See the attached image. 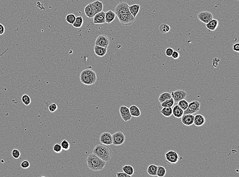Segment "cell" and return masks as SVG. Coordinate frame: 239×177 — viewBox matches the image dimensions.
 <instances>
[{"label":"cell","instance_id":"cell-14","mask_svg":"<svg viewBox=\"0 0 239 177\" xmlns=\"http://www.w3.org/2000/svg\"><path fill=\"white\" fill-rule=\"evenodd\" d=\"M93 23L95 25L103 24L105 23V12L103 11L95 14L93 17Z\"/></svg>","mask_w":239,"mask_h":177},{"label":"cell","instance_id":"cell-30","mask_svg":"<svg viewBox=\"0 0 239 177\" xmlns=\"http://www.w3.org/2000/svg\"><path fill=\"white\" fill-rule=\"evenodd\" d=\"M174 100L171 98L161 103V105L162 107H172L174 105Z\"/></svg>","mask_w":239,"mask_h":177},{"label":"cell","instance_id":"cell-21","mask_svg":"<svg viewBox=\"0 0 239 177\" xmlns=\"http://www.w3.org/2000/svg\"><path fill=\"white\" fill-rule=\"evenodd\" d=\"M84 13L87 17L90 19L93 18L95 14L91 3L88 4V5L85 7Z\"/></svg>","mask_w":239,"mask_h":177},{"label":"cell","instance_id":"cell-20","mask_svg":"<svg viewBox=\"0 0 239 177\" xmlns=\"http://www.w3.org/2000/svg\"><path fill=\"white\" fill-rule=\"evenodd\" d=\"M116 14L111 10L105 13V23L110 24L112 23L116 17Z\"/></svg>","mask_w":239,"mask_h":177},{"label":"cell","instance_id":"cell-8","mask_svg":"<svg viewBox=\"0 0 239 177\" xmlns=\"http://www.w3.org/2000/svg\"><path fill=\"white\" fill-rule=\"evenodd\" d=\"M112 144L114 146H120L125 142V136L122 132H117L112 135Z\"/></svg>","mask_w":239,"mask_h":177},{"label":"cell","instance_id":"cell-4","mask_svg":"<svg viewBox=\"0 0 239 177\" xmlns=\"http://www.w3.org/2000/svg\"><path fill=\"white\" fill-rule=\"evenodd\" d=\"M117 18L121 25L125 26H130L135 21V18L130 13L118 16Z\"/></svg>","mask_w":239,"mask_h":177},{"label":"cell","instance_id":"cell-7","mask_svg":"<svg viewBox=\"0 0 239 177\" xmlns=\"http://www.w3.org/2000/svg\"><path fill=\"white\" fill-rule=\"evenodd\" d=\"M128 4L126 2H121L117 5L115 8V13L117 16L130 13Z\"/></svg>","mask_w":239,"mask_h":177},{"label":"cell","instance_id":"cell-24","mask_svg":"<svg viewBox=\"0 0 239 177\" xmlns=\"http://www.w3.org/2000/svg\"><path fill=\"white\" fill-rule=\"evenodd\" d=\"M140 8V6L139 4H134L131 6H128L130 13L135 18H136L137 14L139 13Z\"/></svg>","mask_w":239,"mask_h":177},{"label":"cell","instance_id":"cell-2","mask_svg":"<svg viewBox=\"0 0 239 177\" xmlns=\"http://www.w3.org/2000/svg\"><path fill=\"white\" fill-rule=\"evenodd\" d=\"M92 152L105 161H108L111 159L112 150L109 146L105 144H97L93 149Z\"/></svg>","mask_w":239,"mask_h":177},{"label":"cell","instance_id":"cell-15","mask_svg":"<svg viewBox=\"0 0 239 177\" xmlns=\"http://www.w3.org/2000/svg\"><path fill=\"white\" fill-rule=\"evenodd\" d=\"M181 118V123L185 126H190L193 124L194 116L193 114H183Z\"/></svg>","mask_w":239,"mask_h":177},{"label":"cell","instance_id":"cell-13","mask_svg":"<svg viewBox=\"0 0 239 177\" xmlns=\"http://www.w3.org/2000/svg\"><path fill=\"white\" fill-rule=\"evenodd\" d=\"M100 141L101 144L110 146L112 144V136L109 132H104L100 135Z\"/></svg>","mask_w":239,"mask_h":177},{"label":"cell","instance_id":"cell-31","mask_svg":"<svg viewBox=\"0 0 239 177\" xmlns=\"http://www.w3.org/2000/svg\"><path fill=\"white\" fill-rule=\"evenodd\" d=\"M166 174V168L162 166H158L156 171V176L159 177H164Z\"/></svg>","mask_w":239,"mask_h":177},{"label":"cell","instance_id":"cell-29","mask_svg":"<svg viewBox=\"0 0 239 177\" xmlns=\"http://www.w3.org/2000/svg\"><path fill=\"white\" fill-rule=\"evenodd\" d=\"M83 24V19L82 16H79L76 17L75 21L72 24V26L76 28H81Z\"/></svg>","mask_w":239,"mask_h":177},{"label":"cell","instance_id":"cell-12","mask_svg":"<svg viewBox=\"0 0 239 177\" xmlns=\"http://www.w3.org/2000/svg\"><path fill=\"white\" fill-rule=\"evenodd\" d=\"M120 115L124 121H128L132 118L129 108L125 106H121L119 108Z\"/></svg>","mask_w":239,"mask_h":177},{"label":"cell","instance_id":"cell-18","mask_svg":"<svg viewBox=\"0 0 239 177\" xmlns=\"http://www.w3.org/2000/svg\"><path fill=\"white\" fill-rule=\"evenodd\" d=\"M91 5L93 7L94 14H97V13H100L103 10V3L100 1H98V0L95 1L92 3Z\"/></svg>","mask_w":239,"mask_h":177},{"label":"cell","instance_id":"cell-5","mask_svg":"<svg viewBox=\"0 0 239 177\" xmlns=\"http://www.w3.org/2000/svg\"><path fill=\"white\" fill-rule=\"evenodd\" d=\"M166 160L170 164H176L179 161V160L183 159L176 151L170 150L166 153L165 155Z\"/></svg>","mask_w":239,"mask_h":177},{"label":"cell","instance_id":"cell-1","mask_svg":"<svg viewBox=\"0 0 239 177\" xmlns=\"http://www.w3.org/2000/svg\"><path fill=\"white\" fill-rule=\"evenodd\" d=\"M86 161L88 167L93 171L102 170L106 163V162L93 153L88 155L86 159Z\"/></svg>","mask_w":239,"mask_h":177},{"label":"cell","instance_id":"cell-44","mask_svg":"<svg viewBox=\"0 0 239 177\" xmlns=\"http://www.w3.org/2000/svg\"><path fill=\"white\" fill-rule=\"evenodd\" d=\"M117 177H131L130 176L127 175L125 172H118L116 173Z\"/></svg>","mask_w":239,"mask_h":177},{"label":"cell","instance_id":"cell-38","mask_svg":"<svg viewBox=\"0 0 239 177\" xmlns=\"http://www.w3.org/2000/svg\"><path fill=\"white\" fill-rule=\"evenodd\" d=\"M12 156H13V158L15 159H18L19 158V157L21 156V153L19 152V150H18L16 149H14L12 151Z\"/></svg>","mask_w":239,"mask_h":177},{"label":"cell","instance_id":"cell-32","mask_svg":"<svg viewBox=\"0 0 239 177\" xmlns=\"http://www.w3.org/2000/svg\"><path fill=\"white\" fill-rule=\"evenodd\" d=\"M76 19V16L75 14H73V13H70V14H69L66 16V18H65V20H66V22L69 23V24L72 25L75 21Z\"/></svg>","mask_w":239,"mask_h":177},{"label":"cell","instance_id":"cell-46","mask_svg":"<svg viewBox=\"0 0 239 177\" xmlns=\"http://www.w3.org/2000/svg\"><path fill=\"white\" fill-rule=\"evenodd\" d=\"M5 27L3 25L0 23V35H3L5 33Z\"/></svg>","mask_w":239,"mask_h":177},{"label":"cell","instance_id":"cell-28","mask_svg":"<svg viewBox=\"0 0 239 177\" xmlns=\"http://www.w3.org/2000/svg\"><path fill=\"white\" fill-rule=\"evenodd\" d=\"M171 93L168 92H165L163 93H161L160 95V96L159 97V101L160 102V103H161L162 102L165 101L166 100H168L169 98H171Z\"/></svg>","mask_w":239,"mask_h":177},{"label":"cell","instance_id":"cell-17","mask_svg":"<svg viewBox=\"0 0 239 177\" xmlns=\"http://www.w3.org/2000/svg\"><path fill=\"white\" fill-rule=\"evenodd\" d=\"M94 52L97 56L103 57L107 52V48L95 45L94 47Z\"/></svg>","mask_w":239,"mask_h":177},{"label":"cell","instance_id":"cell-9","mask_svg":"<svg viewBox=\"0 0 239 177\" xmlns=\"http://www.w3.org/2000/svg\"><path fill=\"white\" fill-rule=\"evenodd\" d=\"M110 42L109 37L105 34H102L97 36L95 41V45L108 48Z\"/></svg>","mask_w":239,"mask_h":177},{"label":"cell","instance_id":"cell-40","mask_svg":"<svg viewBox=\"0 0 239 177\" xmlns=\"http://www.w3.org/2000/svg\"><path fill=\"white\" fill-rule=\"evenodd\" d=\"M21 166L22 168H24V169L29 168L30 166V162L27 160H24L21 162Z\"/></svg>","mask_w":239,"mask_h":177},{"label":"cell","instance_id":"cell-11","mask_svg":"<svg viewBox=\"0 0 239 177\" xmlns=\"http://www.w3.org/2000/svg\"><path fill=\"white\" fill-rule=\"evenodd\" d=\"M170 93L172 98L174 100V102L176 103H178L181 100L185 99L187 96L186 91L183 90H177L176 91H172Z\"/></svg>","mask_w":239,"mask_h":177},{"label":"cell","instance_id":"cell-41","mask_svg":"<svg viewBox=\"0 0 239 177\" xmlns=\"http://www.w3.org/2000/svg\"><path fill=\"white\" fill-rule=\"evenodd\" d=\"M220 60L219 58H217V57H215V58L213 59V61H212V65H213L214 67H218Z\"/></svg>","mask_w":239,"mask_h":177},{"label":"cell","instance_id":"cell-22","mask_svg":"<svg viewBox=\"0 0 239 177\" xmlns=\"http://www.w3.org/2000/svg\"><path fill=\"white\" fill-rule=\"evenodd\" d=\"M129 110H130L131 115L133 117L138 118V117H139L141 114L140 110L138 107H137V106L134 105L131 106L129 108Z\"/></svg>","mask_w":239,"mask_h":177},{"label":"cell","instance_id":"cell-25","mask_svg":"<svg viewBox=\"0 0 239 177\" xmlns=\"http://www.w3.org/2000/svg\"><path fill=\"white\" fill-rule=\"evenodd\" d=\"M157 169H158V166L156 165L151 164L148 167L147 172L148 174L150 176H156Z\"/></svg>","mask_w":239,"mask_h":177},{"label":"cell","instance_id":"cell-36","mask_svg":"<svg viewBox=\"0 0 239 177\" xmlns=\"http://www.w3.org/2000/svg\"><path fill=\"white\" fill-rule=\"evenodd\" d=\"M60 144L61 146L62 149L64 151H68L70 149V144L67 140L64 139L62 140Z\"/></svg>","mask_w":239,"mask_h":177},{"label":"cell","instance_id":"cell-16","mask_svg":"<svg viewBox=\"0 0 239 177\" xmlns=\"http://www.w3.org/2000/svg\"><path fill=\"white\" fill-rule=\"evenodd\" d=\"M205 122H206V118H204V116L200 114H196V116H194L193 124H194L196 126H202V125L204 124Z\"/></svg>","mask_w":239,"mask_h":177},{"label":"cell","instance_id":"cell-26","mask_svg":"<svg viewBox=\"0 0 239 177\" xmlns=\"http://www.w3.org/2000/svg\"><path fill=\"white\" fill-rule=\"evenodd\" d=\"M122 170L123 172H125L127 175L130 176L131 177L134 174V168L131 165H125L122 167Z\"/></svg>","mask_w":239,"mask_h":177},{"label":"cell","instance_id":"cell-37","mask_svg":"<svg viewBox=\"0 0 239 177\" xmlns=\"http://www.w3.org/2000/svg\"><path fill=\"white\" fill-rule=\"evenodd\" d=\"M53 151L54 152L58 153V154L61 153L62 151V149L61 144H54V146H53Z\"/></svg>","mask_w":239,"mask_h":177},{"label":"cell","instance_id":"cell-10","mask_svg":"<svg viewBox=\"0 0 239 177\" xmlns=\"http://www.w3.org/2000/svg\"><path fill=\"white\" fill-rule=\"evenodd\" d=\"M197 18L199 21L206 24L213 19V16L211 12L208 11H204L198 13Z\"/></svg>","mask_w":239,"mask_h":177},{"label":"cell","instance_id":"cell-19","mask_svg":"<svg viewBox=\"0 0 239 177\" xmlns=\"http://www.w3.org/2000/svg\"><path fill=\"white\" fill-rule=\"evenodd\" d=\"M218 25H219V21L218 20L213 19L209 23L206 24V27L209 31H214L216 30L217 28H218Z\"/></svg>","mask_w":239,"mask_h":177},{"label":"cell","instance_id":"cell-3","mask_svg":"<svg viewBox=\"0 0 239 177\" xmlns=\"http://www.w3.org/2000/svg\"><path fill=\"white\" fill-rule=\"evenodd\" d=\"M80 79L81 83L83 84L91 85L97 81V74L94 71L91 69H86L81 72Z\"/></svg>","mask_w":239,"mask_h":177},{"label":"cell","instance_id":"cell-33","mask_svg":"<svg viewBox=\"0 0 239 177\" xmlns=\"http://www.w3.org/2000/svg\"><path fill=\"white\" fill-rule=\"evenodd\" d=\"M178 105L179 106V107L181 108L183 110L185 111L186 110L187 108H188V105H189V103L188 101L185 100V99H183L181 101H179V102H178Z\"/></svg>","mask_w":239,"mask_h":177},{"label":"cell","instance_id":"cell-34","mask_svg":"<svg viewBox=\"0 0 239 177\" xmlns=\"http://www.w3.org/2000/svg\"><path fill=\"white\" fill-rule=\"evenodd\" d=\"M159 30L162 33H167L170 30V27L166 24H162L159 26Z\"/></svg>","mask_w":239,"mask_h":177},{"label":"cell","instance_id":"cell-35","mask_svg":"<svg viewBox=\"0 0 239 177\" xmlns=\"http://www.w3.org/2000/svg\"><path fill=\"white\" fill-rule=\"evenodd\" d=\"M21 101H22L23 104H24V105L26 106L29 105L31 103V100L30 96L26 94H25L22 96Z\"/></svg>","mask_w":239,"mask_h":177},{"label":"cell","instance_id":"cell-27","mask_svg":"<svg viewBox=\"0 0 239 177\" xmlns=\"http://www.w3.org/2000/svg\"><path fill=\"white\" fill-rule=\"evenodd\" d=\"M160 113L165 117H170L172 115V107H163Z\"/></svg>","mask_w":239,"mask_h":177},{"label":"cell","instance_id":"cell-23","mask_svg":"<svg viewBox=\"0 0 239 177\" xmlns=\"http://www.w3.org/2000/svg\"><path fill=\"white\" fill-rule=\"evenodd\" d=\"M172 114L175 118H181L184 114V110L178 105H176L172 109Z\"/></svg>","mask_w":239,"mask_h":177},{"label":"cell","instance_id":"cell-45","mask_svg":"<svg viewBox=\"0 0 239 177\" xmlns=\"http://www.w3.org/2000/svg\"><path fill=\"white\" fill-rule=\"evenodd\" d=\"M232 50H233V51H235V52H236L239 53V43L237 42V43H236V44H234V45H233V46H232Z\"/></svg>","mask_w":239,"mask_h":177},{"label":"cell","instance_id":"cell-6","mask_svg":"<svg viewBox=\"0 0 239 177\" xmlns=\"http://www.w3.org/2000/svg\"><path fill=\"white\" fill-rule=\"evenodd\" d=\"M201 107L200 102L196 100L189 103L188 108L184 111V114H194L198 112Z\"/></svg>","mask_w":239,"mask_h":177},{"label":"cell","instance_id":"cell-42","mask_svg":"<svg viewBox=\"0 0 239 177\" xmlns=\"http://www.w3.org/2000/svg\"><path fill=\"white\" fill-rule=\"evenodd\" d=\"M173 51H174V50L172 49V48H171V47L167 48L165 51L166 55L168 56V57H171L172 55V53H173Z\"/></svg>","mask_w":239,"mask_h":177},{"label":"cell","instance_id":"cell-43","mask_svg":"<svg viewBox=\"0 0 239 177\" xmlns=\"http://www.w3.org/2000/svg\"><path fill=\"white\" fill-rule=\"evenodd\" d=\"M171 57H172V58L174 59H178L179 57V53L178 51H173Z\"/></svg>","mask_w":239,"mask_h":177},{"label":"cell","instance_id":"cell-39","mask_svg":"<svg viewBox=\"0 0 239 177\" xmlns=\"http://www.w3.org/2000/svg\"><path fill=\"white\" fill-rule=\"evenodd\" d=\"M58 109V106L56 103H52L49 106V110L51 112H54Z\"/></svg>","mask_w":239,"mask_h":177}]
</instances>
